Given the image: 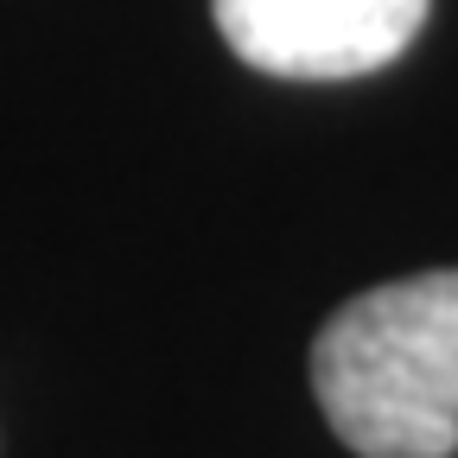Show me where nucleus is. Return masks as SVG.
Segmentation results:
<instances>
[{
  "mask_svg": "<svg viewBox=\"0 0 458 458\" xmlns=\"http://www.w3.org/2000/svg\"><path fill=\"white\" fill-rule=\"evenodd\" d=\"M210 13L242 64L293 83H337L394 64L414 45L427 0H210Z\"/></svg>",
  "mask_w": 458,
  "mask_h": 458,
  "instance_id": "f03ea898",
  "label": "nucleus"
},
{
  "mask_svg": "<svg viewBox=\"0 0 458 458\" xmlns=\"http://www.w3.org/2000/svg\"><path fill=\"white\" fill-rule=\"evenodd\" d=\"M312 394L357 458L458 452V267L344 300L312 337Z\"/></svg>",
  "mask_w": 458,
  "mask_h": 458,
  "instance_id": "f257e3e1",
  "label": "nucleus"
}]
</instances>
